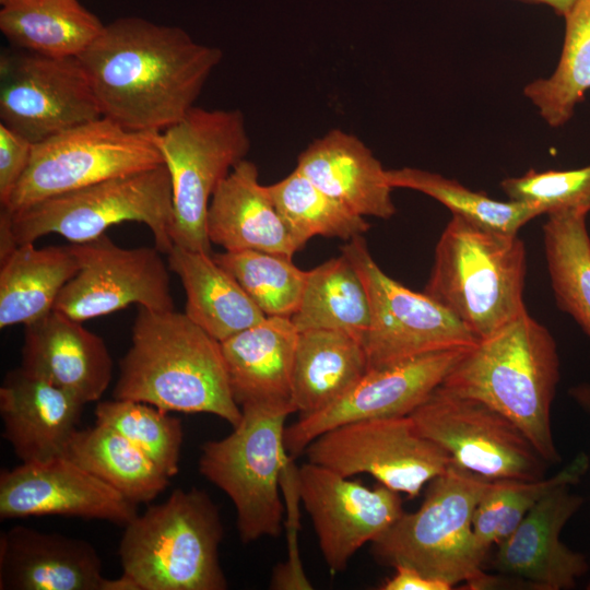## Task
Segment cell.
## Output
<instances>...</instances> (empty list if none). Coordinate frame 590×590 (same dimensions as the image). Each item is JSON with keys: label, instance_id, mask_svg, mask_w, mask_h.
<instances>
[{"label": "cell", "instance_id": "cell-1", "mask_svg": "<svg viewBox=\"0 0 590 590\" xmlns=\"http://www.w3.org/2000/svg\"><path fill=\"white\" fill-rule=\"evenodd\" d=\"M102 116L132 131L162 132L193 107L223 59L185 30L119 17L79 57Z\"/></svg>", "mask_w": 590, "mask_h": 590}, {"label": "cell", "instance_id": "cell-2", "mask_svg": "<svg viewBox=\"0 0 590 590\" xmlns=\"http://www.w3.org/2000/svg\"><path fill=\"white\" fill-rule=\"evenodd\" d=\"M113 396L167 413H210L232 427L241 418L221 342L174 309L138 306L131 345L120 361Z\"/></svg>", "mask_w": 590, "mask_h": 590}, {"label": "cell", "instance_id": "cell-3", "mask_svg": "<svg viewBox=\"0 0 590 590\" xmlns=\"http://www.w3.org/2000/svg\"><path fill=\"white\" fill-rule=\"evenodd\" d=\"M559 378L556 342L526 310L468 350L441 386L507 416L554 465L562 461L551 421Z\"/></svg>", "mask_w": 590, "mask_h": 590}, {"label": "cell", "instance_id": "cell-4", "mask_svg": "<svg viewBox=\"0 0 590 590\" xmlns=\"http://www.w3.org/2000/svg\"><path fill=\"white\" fill-rule=\"evenodd\" d=\"M526 273L518 235L452 215L436 244L424 293L483 340L527 310Z\"/></svg>", "mask_w": 590, "mask_h": 590}, {"label": "cell", "instance_id": "cell-5", "mask_svg": "<svg viewBox=\"0 0 590 590\" xmlns=\"http://www.w3.org/2000/svg\"><path fill=\"white\" fill-rule=\"evenodd\" d=\"M224 535L217 506L204 491L176 488L125 526L118 555L135 590H224L219 559Z\"/></svg>", "mask_w": 590, "mask_h": 590}, {"label": "cell", "instance_id": "cell-6", "mask_svg": "<svg viewBox=\"0 0 590 590\" xmlns=\"http://www.w3.org/2000/svg\"><path fill=\"white\" fill-rule=\"evenodd\" d=\"M489 482L452 461L428 483L421 507L403 512L371 542L374 558L393 568L412 567L452 588L487 589V554L475 541L472 519Z\"/></svg>", "mask_w": 590, "mask_h": 590}, {"label": "cell", "instance_id": "cell-7", "mask_svg": "<svg viewBox=\"0 0 590 590\" xmlns=\"http://www.w3.org/2000/svg\"><path fill=\"white\" fill-rule=\"evenodd\" d=\"M240 422L222 439L201 447L200 473L223 491L237 514L243 543L281 533L284 506L280 497L286 417L293 403H246Z\"/></svg>", "mask_w": 590, "mask_h": 590}, {"label": "cell", "instance_id": "cell-8", "mask_svg": "<svg viewBox=\"0 0 590 590\" xmlns=\"http://www.w3.org/2000/svg\"><path fill=\"white\" fill-rule=\"evenodd\" d=\"M11 217L19 246L49 234L80 244L129 221L146 225L162 253L174 245L172 181L165 164L44 199L11 212Z\"/></svg>", "mask_w": 590, "mask_h": 590}, {"label": "cell", "instance_id": "cell-9", "mask_svg": "<svg viewBox=\"0 0 590 590\" xmlns=\"http://www.w3.org/2000/svg\"><path fill=\"white\" fill-rule=\"evenodd\" d=\"M158 144L172 181L173 243L212 253L209 205L219 185L250 150L245 116L239 109L194 106L160 133Z\"/></svg>", "mask_w": 590, "mask_h": 590}, {"label": "cell", "instance_id": "cell-10", "mask_svg": "<svg viewBox=\"0 0 590 590\" xmlns=\"http://www.w3.org/2000/svg\"><path fill=\"white\" fill-rule=\"evenodd\" d=\"M160 133L128 130L101 116L37 142L1 208L13 213L50 197L162 165Z\"/></svg>", "mask_w": 590, "mask_h": 590}, {"label": "cell", "instance_id": "cell-11", "mask_svg": "<svg viewBox=\"0 0 590 590\" xmlns=\"http://www.w3.org/2000/svg\"><path fill=\"white\" fill-rule=\"evenodd\" d=\"M341 251L358 272L369 298L370 321L364 340L368 370L479 343L446 307L387 275L363 236L349 240Z\"/></svg>", "mask_w": 590, "mask_h": 590}, {"label": "cell", "instance_id": "cell-12", "mask_svg": "<svg viewBox=\"0 0 590 590\" xmlns=\"http://www.w3.org/2000/svg\"><path fill=\"white\" fill-rule=\"evenodd\" d=\"M410 416L455 463L489 481L545 476L548 463L522 430L480 400L440 385Z\"/></svg>", "mask_w": 590, "mask_h": 590}, {"label": "cell", "instance_id": "cell-13", "mask_svg": "<svg viewBox=\"0 0 590 590\" xmlns=\"http://www.w3.org/2000/svg\"><path fill=\"white\" fill-rule=\"evenodd\" d=\"M304 453L309 462L340 475L366 473L411 498L452 462L442 448L417 429L410 415L338 426L310 441Z\"/></svg>", "mask_w": 590, "mask_h": 590}, {"label": "cell", "instance_id": "cell-14", "mask_svg": "<svg viewBox=\"0 0 590 590\" xmlns=\"http://www.w3.org/2000/svg\"><path fill=\"white\" fill-rule=\"evenodd\" d=\"M101 116L79 57L1 52L0 123L35 144Z\"/></svg>", "mask_w": 590, "mask_h": 590}, {"label": "cell", "instance_id": "cell-15", "mask_svg": "<svg viewBox=\"0 0 590 590\" xmlns=\"http://www.w3.org/2000/svg\"><path fill=\"white\" fill-rule=\"evenodd\" d=\"M70 247L79 270L59 293L54 310L83 322L130 305L174 309L169 268L155 247L122 248L106 234Z\"/></svg>", "mask_w": 590, "mask_h": 590}, {"label": "cell", "instance_id": "cell-16", "mask_svg": "<svg viewBox=\"0 0 590 590\" xmlns=\"http://www.w3.org/2000/svg\"><path fill=\"white\" fill-rule=\"evenodd\" d=\"M297 488L332 574L343 571L365 543L404 512L399 493L384 485L367 487L309 461L297 468Z\"/></svg>", "mask_w": 590, "mask_h": 590}, {"label": "cell", "instance_id": "cell-17", "mask_svg": "<svg viewBox=\"0 0 590 590\" xmlns=\"http://www.w3.org/2000/svg\"><path fill=\"white\" fill-rule=\"evenodd\" d=\"M470 349L429 353L391 366L369 369L340 399L287 426L284 444L294 459L321 434L338 426L377 417L410 415Z\"/></svg>", "mask_w": 590, "mask_h": 590}, {"label": "cell", "instance_id": "cell-18", "mask_svg": "<svg viewBox=\"0 0 590 590\" xmlns=\"http://www.w3.org/2000/svg\"><path fill=\"white\" fill-rule=\"evenodd\" d=\"M137 504L66 456L0 473V518L66 516L126 526Z\"/></svg>", "mask_w": 590, "mask_h": 590}, {"label": "cell", "instance_id": "cell-19", "mask_svg": "<svg viewBox=\"0 0 590 590\" xmlns=\"http://www.w3.org/2000/svg\"><path fill=\"white\" fill-rule=\"evenodd\" d=\"M562 483L548 491L511 534L497 544L492 565L502 575L534 590H569L589 570L587 557L560 540L585 498Z\"/></svg>", "mask_w": 590, "mask_h": 590}, {"label": "cell", "instance_id": "cell-20", "mask_svg": "<svg viewBox=\"0 0 590 590\" xmlns=\"http://www.w3.org/2000/svg\"><path fill=\"white\" fill-rule=\"evenodd\" d=\"M21 367L86 404L106 391L114 365L101 337L81 321L51 310L25 326Z\"/></svg>", "mask_w": 590, "mask_h": 590}, {"label": "cell", "instance_id": "cell-21", "mask_svg": "<svg viewBox=\"0 0 590 590\" xmlns=\"http://www.w3.org/2000/svg\"><path fill=\"white\" fill-rule=\"evenodd\" d=\"M85 403L21 366L0 387L3 437L21 462L64 456Z\"/></svg>", "mask_w": 590, "mask_h": 590}, {"label": "cell", "instance_id": "cell-22", "mask_svg": "<svg viewBox=\"0 0 590 590\" xmlns=\"http://www.w3.org/2000/svg\"><path fill=\"white\" fill-rule=\"evenodd\" d=\"M102 569L84 540L22 526L1 534V590H106Z\"/></svg>", "mask_w": 590, "mask_h": 590}, {"label": "cell", "instance_id": "cell-23", "mask_svg": "<svg viewBox=\"0 0 590 590\" xmlns=\"http://www.w3.org/2000/svg\"><path fill=\"white\" fill-rule=\"evenodd\" d=\"M296 169L361 216L387 220L396 213L387 169L354 134L332 129L314 140L298 155Z\"/></svg>", "mask_w": 590, "mask_h": 590}, {"label": "cell", "instance_id": "cell-24", "mask_svg": "<svg viewBox=\"0 0 590 590\" xmlns=\"http://www.w3.org/2000/svg\"><path fill=\"white\" fill-rule=\"evenodd\" d=\"M206 231L225 251L259 250L293 259L299 251L259 181L257 165L245 158L219 185L211 199Z\"/></svg>", "mask_w": 590, "mask_h": 590}, {"label": "cell", "instance_id": "cell-25", "mask_svg": "<svg viewBox=\"0 0 590 590\" xmlns=\"http://www.w3.org/2000/svg\"><path fill=\"white\" fill-rule=\"evenodd\" d=\"M297 339L291 318L266 317L221 342L232 393L239 406L253 402L293 403Z\"/></svg>", "mask_w": 590, "mask_h": 590}, {"label": "cell", "instance_id": "cell-26", "mask_svg": "<svg viewBox=\"0 0 590 590\" xmlns=\"http://www.w3.org/2000/svg\"><path fill=\"white\" fill-rule=\"evenodd\" d=\"M167 264L186 292L185 314L217 341L223 342L267 317L212 253L173 245Z\"/></svg>", "mask_w": 590, "mask_h": 590}, {"label": "cell", "instance_id": "cell-27", "mask_svg": "<svg viewBox=\"0 0 590 590\" xmlns=\"http://www.w3.org/2000/svg\"><path fill=\"white\" fill-rule=\"evenodd\" d=\"M368 370L362 342L333 330L298 332L292 401L299 416L320 411L346 393Z\"/></svg>", "mask_w": 590, "mask_h": 590}, {"label": "cell", "instance_id": "cell-28", "mask_svg": "<svg viewBox=\"0 0 590 590\" xmlns=\"http://www.w3.org/2000/svg\"><path fill=\"white\" fill-rule=\"evenodd\" d=\"M78 270L70 245H20L0 262V328L27 326L48 315Z\"/></svg>", "mask_w": 590, "mask_h": 590}, {"label": "cell", "instance_id": "cell-29", "mask_svg": "<svg viewBox=\"0 0 590 590\" xmlns=\"http://www.w3.org/2000/svg\"><path fill=\"white\" fill-rule=\"evenodd\" d=\"M104 26L79 0H8L0 10L12 47L51 57H80Z\"/></svg>", "mask_w": 590, "mask_h": 590}, {"label": "cell", "instance_id": "cell-30", "mask_svg": "<svg viewBox=\"0 0 590 590\" xmlns=\"http://www.w3.org/2000/svg\"><path fill=\"white\" fill-rule=\"evenodd\" d=\"M291 320L298 332L333 330L364 345L369 298L358 272L343 253L308 270L300 304Z\"/></svg>", "mask_w": 590, "mask_h": 590}, {"label": "cell", "instance_id": "cell-31", "mask_svg": "<svg viewBox=\"0 0 590 590\" xmlns=\"http://www.w3.org/2000/svg\"><path fill=\"white\" fill-rule=\"evenodd\" d=\"M64 456L137 505L153 500L169 484L143 451L107 425L78 429Z\"/></svg>", "mask_w": 590, "mask_h": 590}, {"label": "cell", "instance_id": "cell-32", "mask_svg": "<svg viewBox=\"0 0 590 590\" xmlns=\"http://www.w3.org/2000/svg\"><path fill=\"white\" fill-rule=\"evenodd\" d=\"M543 243L554 298L590 339V235L588 212L546 214Z\"/></svg>", "mask_w": 590, "mask_h": 590}, {"label": "cell", "instance_id": "cell-33", "mask_svg": "<svg viewBox=\"0 0 590 590\" xmlns=\"http://www.w3.org/2000/svg\"><path fill=\"white\" fill-rule=\"evenodd\" d=\"M565 19L555 70L523 87V95L552 128L566 125L590 90V0H576Z\"/></svg>", "mask_w": 590, "mask_h": 590}, {"label": "cell", "instance_id": "cell-34", "mask_svg": "<svg viewBox=\"0 0 590 590\" xmlns=\"http://www.w3.org/2000/svg\"><path fill=\"white\" fill-rule=\"evenodd\" d=\"M266 187L298 250L315 236L349 241L370 227L364 216L330 197L296 168Z\"/></svg>", "mask_w": 590, "mask_h": 590}, {"label": "cell", "instance_id": "cell-35", "mask_svg": "<svg viewBox=\"0 0 590 590\" xmlns=\"http://www.w3.org/2000/svg\"><path fill=\"white\" fill-rule=\"evenodd\" d=\"M386 176L393 189L405 188L422 192L440 202L452 215L506 234L517 235L528 222L544 214L534 204L510 199L496 200L456 179L421 168L387 169Z\"/></svg>", "mask_w": 590, "mask_h": 590}, {"label": "cell", "instance_id": "cell-36", "mask_svg": "<svg viewBox=\"0 0 590 590\" xmlns=\"http://www.w3.org/2000/svg\"><path fill=\"white\" fill-rule=\"evenodd\" d=\"M590 467L587 453H578L556 474L545 479H503L491 481L476 505L472 519L475 541L488 554L518 527L530 509L562 483L577 484Z\"/></svg>", "mask_w": 590, "mask_h": 590}, {"label": "cell", "instance_id": "cell-37", "mask_svg": "<svg viewBox=\"0 0 590 590\" xmlns=\"http://www.w3.org/2000/svg\"><path fill=\"white\" fill-rule=\"evenodd\" d=\"M228 271L267 317L291 318L297 310L308 271L292 258L259 251H224L212 255Z\"/></svg>", "mask_w": 590, "mask_h": 590}, {"label": "cell", "instance_id": "cell-38", "mask_svg": "<svg viewBox=\"0 0 590 590\" xmlns=\"http://www.w3.org/2000/svg\"><path fill=\"white\" fill-rule=\"evenodd\" d=\"M96 423L110 426L143 451L168 477L179 472L184 439L179 418L158 408L115 399L95 408Z\"/></svg>", "mask_w": 590, "mask_h": 590}, {"label": "cell", "instance_id": "cell-39", "mask_svg": "<svg viewBox=\"0 0 590 590\" xmlns=\"http://www.w3.org/2000/svg\"><path fill=\"white\" fill-rule=\"evenodd\" d=\"M500 187L508 199L534 204L544 214L563 210L590 212V165L566 170L529 169L503 179Z\"/></svg>", "mask_w": 590, "mask_h": 590}, {"label": "cell", "instance_id": "cell-40", "mask_svg": "<svg viewBox=\"0 0 590 590\" xmlns=\"http://www.w3.org/2000/svg\"><path fill=\"white\" fill-rule=\"evenodd\" d=\"M30 140L0 123V203L4 206L22 175L33 151Z\"/></svg>", "mask_w": 590, "mask_h": 590}, {"label": "cell", "instance_id": "cell-41", "mask_svg": "<svg viewBox=\"0 0 590 590\" xmlns=\"http://www.w3.org/2000/svg\"><path fill=\"white\" fill-rule=\"evenodd\" d=\"M381 590H450L452 587L444 581L429 578L418 570L399 565L394 574L385 580Z\"/></svg>", "mask_w": 590, "mask_h": 590}, {"label": "cell", "instance_id": "cell-42", "mask_svg": "<svg viewBox=\"0 0 590 590\" xmlns=\"http://www.w3.org/2000/svg\"><path fill=\"white\" fill-rule=\"evenodd\" d=\"M19 247L13 229L11 212L1 208L0 212V262Z\"/></svg>", "mask_w": 590, "mask_h": 590}, {"label": "cell", "instance_id": "cell-43", "mask_svg": "<svg viewBox=\"0 0 590 590\" xmlns=\"http://www.w3.org/2000/svg\"><path fill=\"white\" fill-rule=\"evenodd\" d=\"M570 398L587 413L590 414V382L573 386L568 391Z\"/></svg>", "mask_w": 590, "mask_h": 590}, {"label": "cell", "instance_id": "cell-44", "mask_svg": "<svg viewBox=\"0 0 590 590\" xmlns=\"http://www.w3.org/2000/svg\"><path fill=\"white\" fill-rule=\"evenodd\" d=\"M526 3L545 4L554 10L560 16H564L576 0H519Z\"/></svg>", "mask_w": 590, "mask_h": 590}, {"label": "cell", "instance_id": "cell-45", "mask_svg": "<svg viewBox=\"0 0 590 590\" xmlns=\"http://www.w3.org/2000/svg\"><path fill=\"white\" fill-rule=\"evenodd\" d=\"M8 0H0L1 5L4 4Z\"/></svg>", "mask_w": 590, "mask_h": 590}, {"label": "cell", "instance_id": "cell-46", "mask_svg": "<svg viewBox=\"0 0 590 590\" xmlns=\"http://www.w3.org/2000/svg\"><path fill=\"white\" fill-rule=\"evenodd\" d=\"M587 589L590 590V582L588 583Z\"/></svg>", "mask_w": 590, "mask_h": 590}]
</instances>
